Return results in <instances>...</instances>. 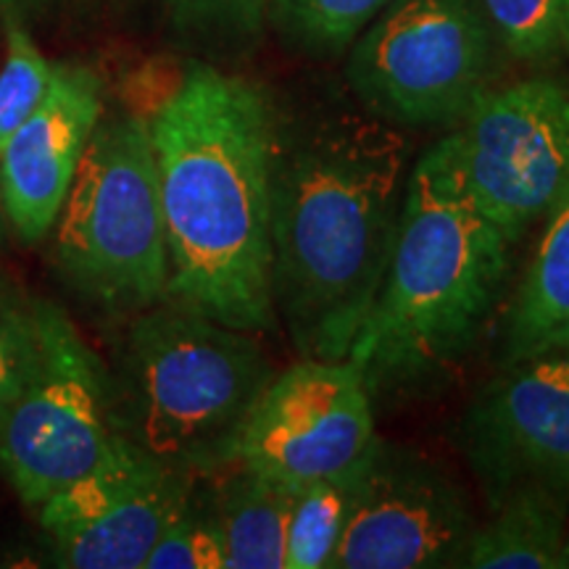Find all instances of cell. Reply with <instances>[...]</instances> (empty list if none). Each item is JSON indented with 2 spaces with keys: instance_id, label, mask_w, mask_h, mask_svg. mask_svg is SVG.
<instances>
[{
  "instance_id": "cell-1",
  "label": "cell",
  "mask_w": 569,
  "mask_h": 569,
  "mask_svg": "<svg viewBox=\"0 0 569 569\" xmlns=\"http://www.w3.org/2000/svg\"><path fill=\"white\" fill-rule=\"evenodd\" d=\"M148 122L169 243L167 301L248 332L277 327L272 161L280 113L259 84L203 61L138 113Z\"/></svg>"
},
{
  "instance_id": "cell-2",
  "label": "cell",
  "mask_w": 569,
  "mask_h": 569,
  "mask_svg": "<svg viewBox=\"0 0 569 569\" xmlns=\"http://www.w3.org/2000/svg\"><path fill=\"white\" fill-rule=\"evenodd\" d=\"M411 167L382 119L277 124L272 161V301L290 343L346 359L393 251Z\"/></svg>"
},
{
  "instance_id": "cell-3",
  "label": "cell",
  "mask_w": 569,
  "mask_h": 569,
  "mask_svg": "<svg viewBox=\"0 0 569 569\" xmlns=\"http://www.w3.org/2000/svg\"><path fill=\"white\" fill-rule=\"evenodd\" d=\"M509 248L438 140L411 167L386 274L346 356L369 393L425 386L461 361L501 296Z\"/></svg>"
},
{
  "instance_id": "cell-4",
  "label": "cell",
  "mask_w": 569,
  "mask_h": 569,
  "mask_svg": "<svg viewBox=\"0 0 569 569\" xmlns=\"http://www.w3.org/2000/svg\"><path fill=\"white\" fill-rule=\"evenodd\" d=\"M272 377L253 332L161 301L132 317L109 369L111 430L190 475L219 472Z\"/></svg>"
},
{
  "instance_id": "cell-5",
  "label": "cell",
  "mask_w": 569,
  "mask_h": 569,
  "mask_svg": "<svg viewBox=\"0 0 569 569\" xmlns=\"http://www.w3.org/2000/svg\"><path fill=\"white\" fill-rule=\"evenodd\" d=\"M56 267L106 315H140L167 301L169 243L148 122L101 119L56 219Z\"/></svg>"
},
{
  "instance_id": "cell-6",
  "label": "cell",
  "mask_w": 569,
  "mask_h": 569,
  "mask_svg": "<svg viewBox=\"0 0 569 569\" xmlns=\"http://www.w3.org/2000/svg\"><path fill=\"white\" fill-rule=\"evenodd\" d=\"M490 61L480 0H390L348 48V82L382 122L446 127L486 96Z\"/></svg>"
},
{
  "instance_id": "cell-7",
  "label": "cell",
  "mask_w": 569,
  "mask_h": 569,
  "mask_svg": "<svg viewBox=\"0 0 569 569\" xmlns=\"http://www.w3.org/2000/svg\"><path fill=\"white\" fill-rule=\"evenodd\" d=\"M38 367L0 411V472L27 507H40L90 472L117 436L109 369L59 306L38 301Z\"/></svg>"
},
{
  "instance_id": "cell-8",
  "label": "cell",
  "mask_w": 569,
  "mask_h": 569,
  "mask_svg": "<svg viewBox=\"0 0 569 569\" xmlns=\"http://www.w3.org/2000/svg\"><path fill=\"white\" fill-rule=\"evenodd\" d=\"M448 142L472 203L515 246L569 184V92L551 80L488 90Z\"/></svg>"
},
{
  "instance_id": "cell-9",
  "label": "cell",
  "mask_w": 569,
  "mask_h": 569,
  "mask_svg": "<svg viewBox=\"0 0 569 569\" xmlns=\"http://www.w3.org/2000/svg\"><path fill=\"white\" fill-rule=\"evenodd\" d=\"M380 443L372 393L348 359L301 356L261 390L234 465L296 488L356 472Z\"/></svg>"
},
{
  "instance_id": "cell-10",
  "label": "cell",
  "mask_w": 569,
  "mask_h": 569,
  "mask_svg": "<svg viewBox=\"0 0 569 569\" xmlns=\"http://www.w3.org/2000/svg\"><path fill=\"white\" fill-rule=\"evenodd\" d=\"M193 478L113 436L90 472L38 507L56 565L142 569L161 532L193 503Z\"/></svg>"
},
{
  "instance_id": "cell-11",
  "label": "cell",
  "mask_w": 569,
  "mask_h": 569,
  "mask_svg": "<svg viewBox=\"0 0 569 569\" xmlns=\"http://www.w3.org/2000/svg\"><path fill=\"white\" fill-rule=\"evenodd\" d=\"M478 519L436 461L380 440L327 569L465 567Z\"/></svg>"
},
{
  "instance_id": "cell-12",
  "label": "cell",
  "mask_w": 569,
  "mask_h": 569,
  "mask_svg": "<svg viewBox=\"0 0 569 569\" xmlns=\"http://www.w3.org/2000/svg\"><path fill=\"white\" fill-rule=\"evenodd\" d=\"M461 448L488 507L540 490L569 509V348L488 382L461 422Z\"/></svg>"
},
{
  "instance_id": "cell-13",
  "label": "cell",
  "mask_w": 569,
  "mask_h": 569,
  "mask_svg": "<svg viewBox=\"0 0 569 569\" xmlns=\"http://www.w3.org/2000/svg\"><path fill=\"white\" fill-rule=\"evenodd\" d=\"M101 119V80L80 63H53L46 96L0 153L6 217L24 243H38L56 227Z\"/></svg>"
},
{
  "instance_id": "cell-14",
  "label": "cell",
  "mask_w": 569,
  "mask_h": 569,
  "mask_svg": "<svg viewBox=\"0 0 569 569\" xmlns=\"http://www.w3.org/2000/svg\"><path fill=\"white\" fill-rule=\"evenodd\" d=\"M569 348V184L546 213V230L503 319V361Z\"/></svg>"
},
{
  "instance_id": "cell-15",
  "label": "cell",
  "mask_w": 569,
  "mask_h": 569,
  "mask_svg": "<svg viewBox=\"0 0 569 569\" xmlns=\"http://www.w3.org/2000/svg\"><path fill=\"white\" fill-rule=\"evenodd\" d=\"M465 567L567 569L569 509L540 490H515L488 507L469 540Z\"/></svg>"
},
{
  "instance_id": "cell-16",
  "label": "cell",
  "mask_w": 569,
  "mask_h": 569,
  "mask_svg": "<svg viewBox=\"0 0 569 569\" xmlns=\"http://www.w3.org/2000/svg\"><path fill=\"white\" fill-rule=\"evenodd\" d=\"M224 482L213 522L224 549V569H288V519L293 488L251 469Z\"/></svg>"
},
{
  "instance_id": "cell-17",
  "label": "cell",
  "mask_w": 569,
  "mask_h": 569,
  "mask_svg": "<svg viewBox=\"0 0 569 569\" xmlns=\"http://www.w3.org/2000/svg\"><path fill=\"white\" fill-rule=\"evenodd\" d=\"M367 465L356 472L309 480L293 488L288 519V569L330 567Z\"/></svg>"
},
{
  "instance_id": "cell-18",
  "label": "cell",
  "mask_w": 569,
  "mask_h": 569,
  "mask_svg": "<svg viewBox=\"0 0 569 569\" xmlns=\"http://www.w3.org/2000/svg\"><path fill=\"white\" fill-rule=\"evenodd\" d=\"M390 0H269V21L298 51L346 53Z\"/></svg>"
},
{
  "instance_id": "cell-19",
  "label": "cell",
  "mask_w": 569,
  "mask_h": 569,
  "mask_svg": "<svg viewBox=\"0 0 569 569\" xmlns=\"http://www.w3.org/2000/svg\"><path fill=\"white\" fill-rule=\"evenodd\" d=\"M511 56L557 61L569 56V0H480Z\"/></svg>"
},
{
  "instance_id": "cell-20",
  "label": "cell",
  "mask_w": 569,
  "mask_h": 569,
  "mask_svg": "<svg viewBox=\"0 0 569 569\" xmlns=\"http://www.w3.org/2000/svg\"><path fill=\"white\" fill-rule=\"evenodd\" d=\"M163 11L182 38L240 51L264 32L269 0H163Z\"/></svg>"
},
{
  "instance_id": "cell-21",
  "label": "cell",
  "mask_w": 569,
  "mask_h": 569,
  "mask_svg": "<svg viewBox=\"0 0 569 569\" xmlns=\"http://www.w3.org/2000/svg\"><path fill=\"white\" fill-rule=\"evenodd\" d=\"M53 63L46 61L30 32L21 24L6 30V61L0 69V153L11 134L34 111L51 82Z\"/></svg>"
},
{
  "instance_id": "cell-22",
  "label": "cell",
  "mask_w": 569,
  "mask_h": 569,
  "mask_svg": "<svg viewBox=\"0 0 569 569\" xmlns=\"http://www.w3.org/2000/svg\"><path fill=\"white\" fill-rule=\"evenodd\" d=\"M38 359V301L0 282V411L24 390Z\"/></svg>"
},
{
  "instance_id": "cell-23",
  "label": "cell",
  "mask_w": 569,
  "mask_h": 569,
  "mask_svg": "<svg viewBox=\"0 0 569 569\" xmlns=\"http://www.w3.org/2000/svg\"><path fill=\"white\" fill-rule=\"evenodd\" d=\"M142 569H224V549L213 517H198L193 503L161 532Z\"/></svg>"
},
{
  "instance_id": "cell-24",
  "label": "cell",
  "mask_w": 569,
  "mask_h": 569,
  "mask_svg": "<svg viewBox=\"0 0 569 569\" xmlns=\"http://www.w3.org/2000/svg\"><path fill=\"white\" fill-rule=\"evenodd\" d=\"M6 224H9V217H6V206H3V190H0V243H3Z\"/></svg>"
}]
</instances>
